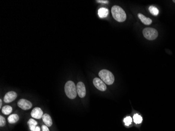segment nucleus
Masks as SVG:
<instances>
[{"instance_id":"1","label":"nucleus","mask_w":175,"mask_h":131,"mask_svg":"<svg viewBox=\"0 0 175 131\" xmlns=\"http://www.w3.org/2000/svg\"><path fill=\"white\" fill-rule=\"evenodd\" d=\"M113 18L119 22H123L127 19V14L123 8L117 5H114L111 8Z\"/></svg>"},{"instance_id":"2","label":"nucleus","mask_w":175,"mask_h":131,"mask_svg":"<svg viewBox=\"0 0 175 131\" xmlns=\"http://www.w3.org/2000/svg\"><path fill=\"white\" fill-rule=\"evenodd\" d=\"M64 92L69 99H75L78 94L75 83L72 81H67L64 86Z\"/></svg>"},{"instance_id":"3","label":"nucleus","mask_w":175,"mask_h":131,"mask_svg":"<svg viewBox=\"0 0 175 131\" xmlns=\"http://www.w3.org/2000/svg\"><path fill=\"white\" fill-rule=\"evenodd\" d=\"M99 76L101 79L107 85H112L114 81V76L111 71L107 69H102L99 72Z\"/></svg>"},{"instance_id":"4","label":"nucleus","mask_w":175,"mask_h":131,"mask_svg":"<svg viewBox=\"0 0 175 131\" xmlns=\"http://www.w3.org/2000/svg\"><path fill=\"white\" fill-rule=\"evenodd\" d=\"M143 34L145 39L148 40H153L157 38L158 33L155 28L147 27L143 30Z\"/></svg>"},{"instance_id":"5","label":"nucleus","mask_w":175,"mask_h":131,"mask_svg":"<svg viewBox=\"0 0 175 131\" xmlns=\"http://www.w3.org/2000/svg\"><path fill=\"white\" fill-rule=\"evenodd\" d=\"M93 83L95 87L100 91H105L107 90V86L101 79L95 78L93 80Z\"/></svg>"},{"instance_id":"6","label":"nucleus","mask_w":175,"mask_h":131,"mask_svg":"<svg viewBox=\"0 0 175 131\" xmlns=\"http://www.w3.org/2000/svg\"><path fill=\"white\" fill-rule=\"evenodd\" d=\"M17 105L20 109L24 110H27L32 108V103L26 99H21L18 101Z\"/></svg>"},{"instance_id":"7","label":"nucleus","mask_w":175,"mask_h":131,"mask_svg":"<svg viewBox=\"0 0 175 131\" xmlns=\"http://www.w3.org/2000/svg\"><path fill=\"white\" fill-rule=\"evenodd\" d=\"M77 91L79 97L81 98H83L86 95V89L85 85L83 82H79L76 86Z\"/></svg>"},{"instance_id":"8","label":"nucleus","mask_w":175,"mask_h":131,"mask_svg":"<svg viewBox=\"0 0 175 131\" xmlns=\"http://www.w3.org/2000/svg\"><path fill=\"white\" fill-rule=\"evenodd\" d=\"M17 93L14 91H9L6 93L4 97V102L5 103H10L14 101L17 98Z\"/></svg>"},{"instance_id":"9","label":"nucleus","mask_w":175,"mask_h":131,"mask_svg":"<svg viewBox=\"0 0 175 131\" xmlns=\"http://www.w3.org/2000/svg\"><path fill=\"white\" fill-rule=\"evenodd\" d=\"M43 112L40 108L36 107L33 109L31 112V116L33 118L36 119H40L43 116Z\"/></svg>"},{"instance_id":"10","label":"nucleus","mask_w":175,"mask_h":131,"mask_svg":"<svg viewBox=\"0 0 175 131\" xmlns=\"http://www.w3.org/2000/svg\"><path fill=\"white\" fill-rule=\"evenodd\" d=\"M42 121L44 122V123L45 124V125L47 126L48 127H50L52 126V117L50 115L45 113L43 116H42Z\"/></svg>"},{"instance_id":"11","label":"nucleus","mask_w":175,"mask_h":131,"mask_svg":"<svg viewBox=\"0 0 175 131\" xmlns=\"http://www.w3.org/2000/svg\"><path fill=\"white\" fill-rule=\"evenodd\" d=\"M138 17L140 19L141 22L143 23L144 24L146 25H151L152 23V20H151V18L146 17L143 14L139 13L138 14Z\"/></svg>"},{"instance_id":"12","label":"nucleus","mask_w":175,"mask_h":131,"mask_svg":"<svg viewBox=\"0 0 175 131\" xmlns=\"http://www.w3.org/2000/svg\"><path fill=\"white\" fill-rule=\"evenodd\" d=\"M109 10L105 8H101L98 10V15L100 18H105L107 17L109 15Z\"/></svg>"},{"instance_id":"13","label":"nucleus","mask_w":175,"mask_h":131,"mask_svg":"<svg viewBox=\"0 0 175 131\" xmlns=\"http://www.w3.org/2000/svg\"><path fill=\"white\" fill-rule=\"evenodd\" d=\"M27 124H28L30 131H35L38 123L37 122V121H35L34 119H30L28 120Z\"/></svg>"},{"instance_id":"14","label":"nucleus","mask_w":175,"mask_h":131,"mask_svg":"<svg viewBox=\"0 0 175 131\" xmlns=\"http://www.w3.org/2000/svg\"><path fill=\"white\" fill-rule=\"evenodd\" d=\"M18 120H19V117L17 114H11L8 118V122L11 124L16 123L18 121Z\"/></svg>"},{"instance_id":"15","label":"nucleus","mask_w":175,"mask_h":131,"mask_svg":"<svg viewBox=\"0 0 175 131\" xmlns=\"http://www.w3.org/2000/svg\"><path fill=\"white\" fill-rule=\"evenodd\" d=\"M12 108L10 105H5L2 108V112L4 115L10 114L12 113Z\"/></svg>"},{"instance_id":"16","label":"nucleus","mask_w":175,"mask_h":131,"mask_svg":"<svg viewBox=\"0 0 175 131\" xmlns=\"http://www.w3.org/2000/svg\"><path fill=\"white\" fill-rule=\"evenodd\" d=\"M149 11L151 14H153V15L157 16V15L159 14V10H158V9L156 7H155V6H149Z\"/></svg>"},{"instance_id":"17","label":"nucleus","mask_w":175,"mask_h":131,"mask_svg":"<svg viewBox=\"0 0 175 131\" xmlns=\"http://www.w3.org/2000/svg\"><path fill=\"white\" fill-rule=\"evenodd\" d=\"M133 121L136 124H140L143 121V119L141 116L136 114L133 116Z\"/></svg>"},{"instance_id":"18","label":"nucleus","mask_w":175,"mask_h":131,"mask_svg":"<svg viewBox=\"0 0 175 131\" xmlns=\"http://www.w3.org/2000/svg\"><path fill=\"white\" fill-rule=\"evenodd\" d=\"M132 122V119L131 117H127L124 119V122L125 123V125L126 126L131 125Z\"/></svg>"},{"instance_id":"19","label":"nucleus","mask_w":175,"mask_h":131,"mask_svg":"<svg viewBox=\"0 0 175 131\" xmlns=\"http://www.w3.org/2000/svg\"><path fill=\"white\" fill-rule=\"evenodd\" d=\"M6 124V121L5 119L3 116L1 115L0 116V126L1 127H3Z\"/></svg>"},{"instance_id":"20","label":"nucleus","mask_w":175,"mask_h":131,"mask_svg":"<svg viewBox=\"0 0 175 131\" xmlns=\"http://www.w3.org/2000/svg\"><path fill=\"white\" fill-rule=\"evenodd\" d=\"M96 2L98 3H104V4H107L109 3V1L106 0H97Z\"/></svg>"},{"instance_id":"21","label":"nucleus","mask_w":175,"mask_h":131,"mask_svg":"<svg viewBox=\"0 0 175 131\" xmlns=\"http://www.w3.org/2000/svg\"><path fill=\"white\" fill-rule=\"evenodd\" d=\"M42 131H49L48 127L46 125H42Z\"/></svg>"},{"instance_id":"22","label":"nucleus","mask_w":175,"mask_h":131,"mask_svg":"<svg viewBox=\"0 0 175 131\" xmlns=\"http://www.w3.org/2000/svg\"><path fill=\"white\" fill-rule=\"evenodd\" d=\"M40 131V127H39V126H36V129H35V131Z\"/></svg>"},{"instance_id":"23","label":"nucleus","mask_w":175,"mask_h":131,"mask_svg":"<svg viewBox=\"0 0 175 131\" xmlns=\"http://www.w3.org/2000/svg\"><path fill=\"white\" fill-rule=\"evenodd\" d=\"M2 101L1 99H0V108H2Z\"/></svg>"},{"instance_id":"24","label":"nucleus","mask_w":175,"mask_h":131,"mask_svg":"<svg viewBox=\"0 0 175 131\" xmlns=\"http://www.w3.org/2000/svg\"><path fill=\"white\" fill-rule=\"evenodd\" d=\"M173 3H175V0H173Z\"/></svg>"}]
</instances>
